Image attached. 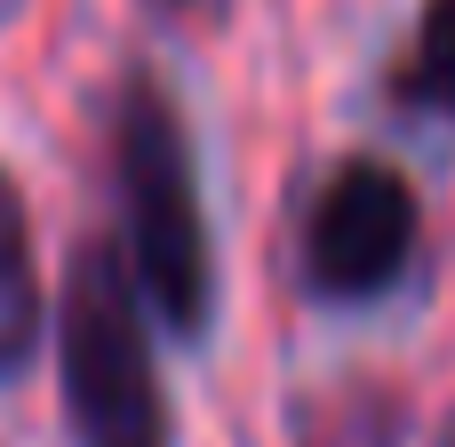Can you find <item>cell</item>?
<instances>
[{
  "label": "cell",
  "instance_id": "cell-1",
  "mask_svg": "<svg viewBox=\"0 0 455 447\" xmlns=\"http://www.w3.org/2000/svg\"><path fill=\"white\" fill-rule=\"evenodd\" d=\"M104 160H112V248L152 312V328L176 352H200L216 336L224 272H216V224L200 200V152L184 96L128 64L104 96Z\"/></svg>",
  "mask_w": 455,
  "mask_h": 447
},
{
  "label": "cell",
  "instance_id": "cell-2",
  "mask_svg": "<svg viewBox=\"0 0 455 447\" xmlns=\"http://www.w3.org/2000/svg\"><path fill=\"white\" fill-rule=\"evenodd\" d=\"M56 336V416L64 447H176V392L160 368V328L112 248V232H88L64 264V288L48 304Z\"/></svg>",
  "mask_w": 455,
  "mask_h": 447
},
{
  "label": "cell",
  "instance_id": "cell-3",
  "mask_svg": "<svg viewBox=\"0 0 455 447\" xmlns=\"http://www.w3.org/2000/svg\"><path fill=\"white\" fill-rule=\"evenodd\" d=\"M424 272V200L400 160L336 152L296 216V288L312 312H384Z\"/></svg>",
  "mask_w": 455,
  "mask_h": 447
},
{
  "label": "cell",
  "instance_id": "cell-4",
  "mask_svg": "<svg viewBox=\"0 0 455 447\" xmlns=\"http://www.w3.org/2000/svg\"><path fill=\"white\" fill-rule=\"evenodd\" d=\"M48 344V280H40V240H32V200L16 168L0 160V392L32 376Z\"/></svg>",
  "mask_w": 455,
  "mask_h": 447
},
{
  "label": "cell",
  "instance_id": "cell-5",
  "mask_svg": "<svg viewBox=\"0 0 455 447\" xmlns=\"http://www.w3.org/2000/svg\"><path fill=\"white\" fill-rule=\"evenodd\" d=\"M384 104L400 120L455 128V0H424L416 8V32H408V48L384 72Z\"/></svg>",
  "mask_w": 455,
  "mask_h": 447
},
{
  "label": "cell",
  "instance_id": "cell-6",
  "mask_svg": "<svg viewBox=\"0 0 455 447\" xmlns=\"http://www.w3.org/2000/svg\"><path fill=\"white\" fill-rule=\"evenodd\" d=\"M304 447H408V408L360 376V384L328 392L320 416H304Z\"/></svg>",
  "mask_w": 455,
  "mask_h": 447
},
{
  "label": "cell",
  "instance_id": "cell-7",
  "mask_svg": "<svg viewBox=\"0 0 455 447\" xmlns=\"http://www.w3.org/2000/svg\"><path fill=\"white\" fill-rule=\"evenodd\" d=\"M152 8H160V16H192L200 0H152Z\"/></svg>",
  "mask_w": 455,
  "mask_h": 447
},
{
  "label": "cell",
  "instance_id": "cell-8",
  "mask_svg": "<svg viewBox=\"0 0 455 447\" xmlns=\"http://www.w3.org/2000/svg\"><path fill=\"white\" fill-rule=\"evenodd\" d=\"M432 447H455V416H448V424H440V440H432Z\"/></svg>",
  "mask_w": 455,
  "mask_h": 447
},
{
  "label": "cell",
  "instance_id": "cell-9",
  "mask_svg": "<svg viewBox=\"0 0 455 447\" xmlns=\"http://www.w3.org/2000/svg\"><path fill=\"white\" fill-rule=\"evenodd\" d=\"M0 8H16V0H0Z\"/></svg>",
  "mask_w": 455,
  "mask_h": 447
}]
</instances>
